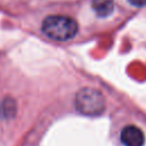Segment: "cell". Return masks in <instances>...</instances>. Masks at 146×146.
<instances>
[{
  "mask_svg": "<svg viewBox=\"0 0 146 146\" xmlns=\"http://www.w3.org/2000/svg\"><path fill=\"white\" fill-rule=\"evenodd\" d=\"M42 32L50 39L66 41L76 34L78 23L68 16H48L42 22Z\"/></svg>",
  "mask_w": 146,
  "mask_h": 146,
  "instance_id": "obj_1",
  "label": "cell"
},
{
  "mask_svg": "<svg viewBox=\"0 0 146 146\" xmlns=\"http://www.w3.org/2000/svg\"><path fill=\"white\" fill-rule=\"evenodd\" d=\"M75 107L83 115L97 116L105 110V99L97 89L82 88L75 96Z\"/></svg>",
  "mask_w": 146,
  "mask_h": 146,
  "instance_id": "obj_2",
  "label": "cell"
},
{
  "mask_svg": "<svg viewBox=\"0 0 146 146\" xmlns=\"http://www.w3.org/2000/svg\"><path fill=\"white\" fill-rule=\"evenodd\" d=\"M121 141L124 146H144L145 137L143 131L135 125H127L121 131Z\"/></svg>",
  "mask_w": 146,
  "mask_h": 146,
  "instance_id": "obj_3",
  "label": "cell"
},
{
  "mask_svg": "<svg viewBox=\"0 0 146 146\" xmlns=\"http://www.w3.org/2000/svg\"><path fill=\"white\" fill-rule=\"evenodd\" d=\"M92 8L99 17H107L114 9L113 0H92Z\"/></svg>",
  "mask_w": 146,
  "mask_h": 146,
  "instance_id": "obj_4",
  "label": "cell"
},
{
  "mask_svg": "<svg viewBox=\"0 0 146 146\" xmlns=\"http://www.w3.org/2000/svg\"><path fill=\"white\" fill-rule=\"evenodd\" d=\"M16 111V105L15 102L10 98H7L2 102L0 106V114L2 117H13Z\"/></svg>",
  "mask_w": 146,
  "mask_h": 146,
  "instance_id": "obj_5",
  "label": "cell"
},
{
  "mask_svg": "<svg viewBox=\"0 0 146 146\" xmlns=\"http://www.w3.org/2000/svg\"><path fill=\"white\" fill-rule=\"evenodd\" d=\"M128 1L133 7H144V6H146V0H128Z\"/></svg>",
  "mask_w": 146,
  "mask_h": 146,
  "instance_id": "obj_6",
  "label": "cell"
}]
</instances>
